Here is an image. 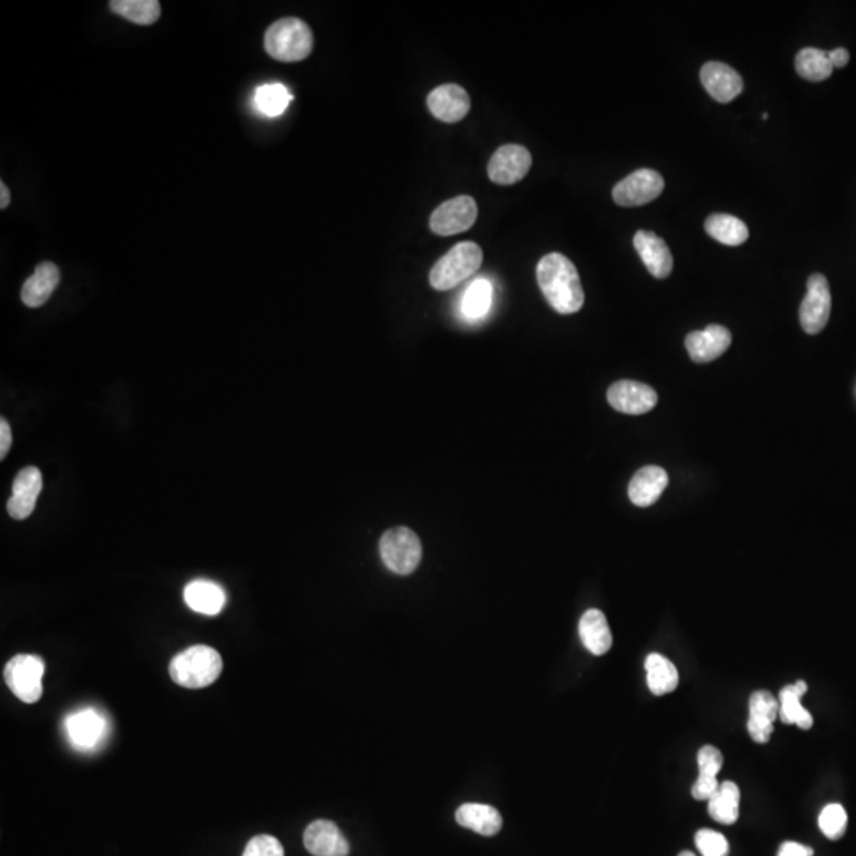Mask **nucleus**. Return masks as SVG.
<instances>
[{
    "mask_svg": "<svg viewBox=\"0 0 856 856\" xmlns=\"http://www.w3.org/2000/svg\"><path fill=\"white\" fill-rule=\"evenodd\" d=\"M536 278L541 292L557 313H578L584 306L585 295L578 270L563 254L551 253L539 260Z\"/></svg>",
    "mask_w": 856,
    "mask_h": 856,
    "instance_id": "f257e3e1",
    "label": "nucleus"
},
{
    "mask_svg": "<svg viewBox=\"0 0 856 856\" xmlns=\"http://www.w3.org/2000/svg\"><path fill=\"white\" fill-rule=\"evenodd\" d=\"M222 666L218 650L192 646L172 658L170 677L184 688H205L221 676Z\"/></svg>",
    "mask_w": 856,
    "mask_h": 856,
    "instance_id": "f03ea898",
    "label": "nucleus"
},
{
    "mask_svg": "<svg viewBox=\"0 0 856 856\" xmlns=\"http://www.w3.org/2000/svg\"><path fill=\"white\" fill-rule=\"evenodd\" d=\"M264 45L265 51L276 61H303L313 51V32L299 18H283L268 27Z\"/></svg>",
    "mask_w": 856,
    "mask_h": 856,
    "instance_id": "7ed1b4c3",
    "label": "nucleus"
},
{
    "mask_svg": "<svg viewBox=\"0 0 856 856\" xmlns=\"http://www.w3.org/2000/svg\"><path fill=\"white\" fill-rule=\"evenodd\" d=\"M482 264V249L473 241H463L444 254L430 272V284L436 291H449L459 286Z\"/></svg>",
    "mask_w": 856,
    "mask_h": 856,
    "instance_id": "20e7f679",
    "label": "nucleus"
},
{
    "mask_svg": "<svg viewBox=\"0 0 856 856\" xmlns=\"http://www.w3.org/2000/svg\"><path fill=\"white\" fill-rule=\"evenodd\" d=\"M379 552L384 565L392 573H414L422 560V543L419 536L408 527L390 528L379 543Z\"/></svg>",
    "mask_w": 856,
    "mask_h": 856,
    "instance_id": "39448f33",
    "label": "nucleus"
},
{
    "mask_svg": "<svg viewBox=\"0 0 856 856\" xmlns=\"http://www.w3.org/2000/svg\"><path fill=\"white\" fill-rule=\"evenodd\" d=\"M45 663L35 655H16L5 666L4 677L13 695L23 703L34 704L42 698Z\"/></svg>",
    "mask_w": 856,
    "mask_h": 856,
    "instance_id": "423d86ee",
    "label": "nucleus"
},
{
    "mask_svg": "<svg viewBox=\"0 0 856 856\" xmlns=\"http://www.w3.org/2000/svg\"><path fill=\"white\" fill-rule=\"evenodd\" d=\"M665 181L655 170L641 169L623 178L612 189V199L619 207H641L662 195Z\"/></svg>",
    "mask_w": 856,
    "mask_h": 856,
    "instance_id": "0eeeda50",
    "label": "nucleus"
},
{
    "mask_svg": "<svg viewBox=\"0 0 856 856\" xmlns=\"http://www.w3.org/2000/svg\"><path fill=\"white\" fill-rule=\"evenodd\" d=\"M478 219V205L470 195H459L455 199L441 203L430 216V229L436 235L462 234L473 227Z\"/></svg>",
    "mask_w": 856,
    "mask_h": 856,
    "instance_id": "6e6552de",
    "label": "nucleus"
},
{
    "mask_svg": "<svg viewBox=\"0 0 856 856\" xmlns=\"http://www.w3.org/2000/svg\"><path fill=\"white\" fill-rule=\"evenodd\" d=\"M831 291L828 279L823 275H812L807 279V294L799 308V321L804 332L817 335L830 321Z\"/></svg>",
    "mask_w": 856,
    "mask_h": 856,
    "instance_id": "1a4fd4ad",
    "label": "nucleus"
},
{
    "mask_svg": "<svg viewBox=\"0 0 856 856\" xmlns=\"http://www.w3.org/2000/svg\"><path fill=\"white\" fill-rule=\"evenodd\" d=\"M530 169H532V154L525 146L505 145L500 146L490 157L487 173L493 183L509 186L524 180Z\"/></svg>",
    "mask_w": 856,
    "mask_h": 856,
    "instance_id": "9d476101",
    "label": "nucleus"
},
{
    "mask_svg": "<svg viewBox=\"0 0 856 856\" xmlns=\"http://www.w3.org/2000/svg\"><path fill=\"white\" fill-rule=\"evenodd\" d=\"M608 402L619 413L641 416L657 406L658 395L647 384L623 379L609 387Z\"/></svg>",
    "mask_w": 856,
    "mask_h": 856,
    "instance_id": "9b49d317",
    "label": "nucleus"
},
{
    "mask_svg": "<svg viewBox=\"0 0 856 856\" xmlns=\"http://www.w3.org/2000/svg\"><path fill=\"white\" fill-rule=\"evenodd\" d=\"M731 344V332L723 325L711 324L706 329L688 333L685 338L688 356L696 364H709L723 356Z\"/></svg>",
    "mask_w": 856,
    "mask_h": 856,
    "instance_id": "f8f14e48",
    "label": "nucleus"
},
{
    "mask_svg": "<svg viewBox=\"0 0 856 856\" xmlns=\"http://www.w3.org/2000/svg\"><path fill=\"white\" fill-rule=\"evenodd\" d=\"M43 478L39 468L27 467L16 474L13 482L12 497L8 500L7 511L13 519L23 520L34 513L37 498L42 492Z\"/></svg>",
    "mask_w": 856,
    "mask_h": 856,
    "instance_id": "ddd939ff",
    "label": "nucleus"
},
{
    "mask_svg": "<svg viewBox=\"0 0 856 856\" xmlns=\"http://www.w3.org/2000/svg\"><path fill=\"white\" fill-rule=\"evenodd\" d=\"M65 730L69 741L77 749H94L105 738L107 720L94 709H83L67 717Z\"/></svg>",
    "mask_w": 856,
    "mask_h": 856,
    "instance_id": "4468645a",
    "label": "nucleus"
},
{
    "mask_svg": "<svg viewBox=\"0 0 856 856\" xmlns=\"http://www.w3.org/2000/svg\"><path fill=\"white\" fill-rule=\"evenodd\" d=\"M428 108L443 123H459L471 108L468 92L459 85H443L433 89L427 99Z\"/></svg>",
    "mask_w": 856,
    "mask_h": 856,
    "instance_id": "2eb2a0df",
    "label": "nucleus"
},
{
    "mask_svg": "<svg viewBox=\"0 0 856 856\" xmlns=\"http://www.w3.org/2000/svg\"><path fill=\"white\" fill-rule=\"evenodd\" d=\"M779 701L768 690L753 692L749 700L747 730L750 738L758 744H766L774 731V722L779 717Z\"/></svg>",
    "mask_w": 856,
    "mask_h": 856,
    "instance_id": "dca6fc26",
    "label": "nucleus"
},
{
    "mask_svg": "<svg viewBox=\"0 0 856 856\" xmlns=\"http://www.w3.org/2000/svg\"><path fill=\"white\" fill-rule=\"evenodd\" d=\"M303 844L314 856H348L351 852L340 828L329 820L311 823L303 834Z\"/></svg>",
    "mask_w": 856,
    "mask_h": 856,
    "instance_id": "f3484780",
    "label": "nucleus"
},
{
    "mask_svg": "<svg viewBox=\"0 0 856 856\" xmlns=\"http://www.w3.org/2000/svg\"><path fill=\"white\" fill-rule=\"evenodd\" d=\"M700 77L709 96L720 104H728L744 89L741 75L723 62H707L701 69Z\"/></svg>",
    "mask_w": 856,
    "mask_h": 856,
    "instance_id": "a211bd4d",
    "label": "nucleus"
},
{
    "mask_svg": "<svg viewBox=\"0 0 856 856\" xmlns=\"http://www.w3.org/2000/svg\"><path fill=\"white\" fill-rule=\"evenodd\" d=\"M635 248L650 275L658 279L671 275L674 267L673 254L663 238L649 230H639L635 235Z\"/></svg>",
    "mask_w": 856,
    "mask_h": 856,
    "instance_id": "6ab92c4d",
    "label": "nucleus"
},
{
    "mask_svg": "<svg viewBox=\"0 0 856 856\" xmlns=\"http://www.w3.org/2000/svg\"><path fill=\"white\" fill-rule=\"evenodd\" d=\"M668 473L663 468L649 467L641 468L633 476L628 486V497L633 505L639 508H647L654 505L658 498L662 497L663 490L668 486Z\"/></svg>",
    "mask_w": 856,
    "mask_h": 856,
    "instance_id": "aec40b11",
    "label": "nucleus"
},
{
    "mask_svg": "<svg viewBox=\"0 0 856 856\" xmlns=\"http://www.w3.org/2000/svg\"><path fill=\"white\" fill-rule=\"evenodd\" d=\"M59 281H61L59 268L53 262H42L24 283L21 289V300L29 308H40L50 300Z\"/></svg>",
    "mask_w": 856,
    "mask_h": 856,
    "instance_id": "412c9836",
    "label": "nucleus"
},
{
    "mask_svg": "<svg viewBox=\"0 0 856 856\" xmlns=\"http://www.w3.org/2000/svg\"><path fill=\"white\" fill-rule=\"evenodd\" d=\"M184 601L192 611L203 616H218L226 606V592L221 585L205 579L189 582L184 589Z\"/></svg>",
    "mask_w": 856,
    "mask_h": 856,
    "instance_id": "4be33fe9",
    "label": "nucleus"
},
{
    "mask_svg": "<svg viewBox=\"0 0 856 856\" xmlns=\"http://www.w3.org/2000/svg\"><path fill=\"white\" fill-rule=\"evenodd\" d=\"M455 820L463 828H468L481 836H495L503 826L500 812L487 804H463L455 812Z\"/></svg>",
    "mask_w": 856,
    "mask_h": 856,
    "instance_id": "5701e85b",
    "label": "nucleus"
},
{
    "mask_svg": "<svg viewBox=\"0 0 856 856\" xmlns=\"http://www.w3.org/2000/svg\"><path fill=\"white\" fill-rule=\"evenodd\" d=\"M807 684L804 681L787 685L779 693V717L785 725H796L801 730H811L814 725L811 712L804 709L801 700L806 695Z\"/></svg>",
    "mask_w": 856,
    "mask_h": 856,
    "instance_id": "b1692460",
    "label": "nucleus"
},
{
    "mask_svg": "<svg viewBox=\"0 0 856 856\" xmlns=\"http://www.w3.org/2000/svg\"><path fill=\"white\" fill-rule=\"evenodd\" d=\"M579 636L585 649L593 655L608 654L612 647V633L608 620L598 609H589L579 622Z\"/></svg>",
    "mask_w": 856,
    "mask_h": 856,
    "instance_id": "393cba45",
    "label": "nucleus"
},
{
    "mask_svg": "<svg viewBox=\"0 0 856 856\" xmlns=\"http://www.w3.org/2000/svg\"><path fill=\"white\" fill-rule=\"evenodd\" d=\"M741 790L734 782H722L719 790L707 801V812L715 822L723 825H733L738 822Z\"/></svg>",
    "mask_w": 856,
    "mask_h": 856,
    "instance_id": "a878e982",
    "label": "nucleus"
},
{
    "mask_svg": "<svg viewBox=\"0 0 856 856\" xmlns=\"http://www.w3.org/2000/svg\"><path fill=\"white\" fill-rule=\"evenodd\" d=\"M647 685L655 696H663L676 690L679 685V673L671 660L660 654H650L646 658Z\"/></svg>",
    "mask_w": 856,
    "mask_h": 856,
    "instance_id": "bb28decb",
    "label": "nucleus"
},
{
    "mask_svg": "<svg viewBox=\"0 0 856 856\" xmlns=\"http://www.w3.org/2000/svg\"><path fill=\"white\" fill-rule=\"evenodd\" d=\"M704 227L709 237L720 241L722 245L739 246L749 240V227L731 214H712L706 219Z\"/></svg>",
    "mask_w": 856,
    "mask_h": 856,
    "instance_id": "cd10ccee",
    "label": "nucleus"
},
{
    "mask_svg": "<svg viewBox=\"0 0 856 856\" xmlns=\"http://www.w3.org/2000/svg\"><path fill=\"white\" fill-rule=\"evenodd\" d=\"M110 8L124 20L140 26H150L161 16V4L156 0H113Z\"/></svg>",
    "mask_w": 856,
    "mask_h": 856,
    "instance_id": "c85d7f7f",
    "label": "nucleus"
},
{
    "mask_svg": "<svg viewBox=\"0 0 856 856\" xmlns=\"http://www.w3.org/2000/svg\"><path fill=\"white\" fill-rule=\"evenodd\" d=\"M833 65L828 51L817 48H804L796 56V72L807 81H823L831 77Z\"/></svg>",
    "mask_w": 856,
    "mask_h": 856,
    "instance_id": "c756f323",
    "label": "nucleus"
},
{
    "mask_svg": "<svg viewBox=\"0 0 856 856\" xmlns=\"http://www.w3.org/2000/svg\"><path fill=\"white\" fill-rule=\"evenodd\" d=\"M492 305V284L487 279H476L463 294L462 310L468 319H481Z\"/></svg>",
    "mask_w": 856,
    "mask_h": 856,
    "instance_id": "7c9ffc66",
    "label": "nucleus"
},
{
    "mask_svg": "<svg viewBox=\"0 0 856 856\" xmlns=\"http://www.w3.org/2000/svg\"><path fill=\"white\" fill-rule=\"evenodd\" d=\"M292 94L289 89L279 83H268L260 86L256 92V105L265 116L276 118L283 115L291 104Z\"/></svg>",
    "mask_w": 856,
    "mask_h": 856,
    "instance_id": "2f4dec72",
    "label": "nucleus"
},
{
    "mask_svg": "<svg viewBox=\"0 0 856 856\" xmlns=\"http://www.w3.org/2000/svg\"><path fill=\"white\" fill-rule=\"evenodd\" d=\"M847 822H849V818H847V812L841 804H828L818 817L820 830L831 841H837L844 836L845 830H847Z\"/></svg>",
    "mask_w": 856,
    "mask_h": 856,
    "instance_id": "473e14b6",
    "label": "nucleus"
},
{
    "mask_svg": "<svg viewBox=\"0 0 856 856\" xmlns=\"http://www.w3.org/2000/svg\"><path fill=\"white\" fill-rule=\"evenodd\" d=\"M695 844L703 856H728L730 844L727 837L714 830H700L695 834Z\"/></svg>",
    "mask_w": 856,
    "mask_h": 856,
    "instance_id": "72a5a7b5",
    "label": "nucleus"
},
{
    "mask_svg": "<svg viewBox=\"0 0 856 856\" xmlns=\"http://www.w3.org/2000/svg\"><path fill=\"white\" fill-rule=\"evenodd\" d=\"M243 856H284V849L276 837L260 834L248 842Z\"/></svg>",
    "mask_w": 856,
    "mask_h": 856,
    "instance_id": "f704fd0d",
    "label": "nucleus"
},
{
    "mask_svg": "<svg viewBox=\"0 0 856 856\" xmlns=\"http://www.w3.org/2000/svg\"><path fill=\"white\" fill-rule=\"evenodd\" d=\"M723 766V755L717 747L704 746L698 752V768L704 776L717 777Z\"/></svg>",
    "mask_w": 856,
    "mask_h": 856,
    "instance_id": "c9c22d12",
    "label": "nucleus"
},
{
    "mask_svg": "<svg viewBox=\"0 0 856 856\" xmlns=\"http://www.w3.org/2000/svg\"><path fill=\"white\" fill-rule=\"evenodd\" d=\"M720 782L717 777L700 774L692 787V796L698 801H709L719 790Z\"/></svg>",
    "mask_w": 856,
    "mask_h": 856,
    "instance_id": "e433bc0d",
    "label": "nucleus"
},
{
    "mask_svg": "<svg viewBox=\"0 0 856 856\" xmlns=\"http://www.w3.org/2000/svg\"><path fill=\"white\" fill-rule=\"evenodd\" d=\"M814 855V850L811 847H807V845L798 844V842H784V844L780 845L779 853L777 856H812Z\"/></svg>",
    "mask_w": 856,
    "mask_h": 856,
    "instance_id": "4c0bfd02",
    "label": "nucleus"
},
{
    "mask_svg": "<svg viewBox=\"0 0 856 856\" xmlns=\"http://www.w3.org/2000/svg\"><path fill=\"white\" fill-rule=\"evenodd\" d=\"M12 448V430L5 419L0 421V459L4 460L7 457L8 451Z\"/></svg>",
    "mask_w": 856,
    "mask_h": 856,
    "instance_id": "58836bf2",
    "label": "nucleus"
},
{
    "mask_svg": "<svg viewBox=\"0 0 856 856\" xmlns=\"http://www.w3.org/2000/svg\"><path fill=\"white\" fill-rule=\"evenodd\" d=\"M828 56H830L833 69H844L845 65L849 64L850 61V53L845 48H836V50L830 51Z\"/></svg>",
    "mask_w": 856,
    "mask_h": 856,
    "instance_id": "ea45409f",
    "label": "nucleus"
},
{
    "mask_svg": "<svg viewBox=\"0 0 856 856\" xmlns=\"http://www.w3.org/2000/svg\"><path fill=\"white\" fill-rule=\"evenodd\" d=\"M0 192H2V199H0V208L5 210V208L10 205V191H8L7 184L2 181L0 183Z\"/></svg>",
    "mask_w": 856,
    "mask_h": 856,
    "instance_id": "a19ab883",
    "label": "nucleus"
},
{
    "mask_svg": "<svg viewBox=\"0 0 856 856\" xmlns=\"http://www.w3.org/2000/svg\"><path fill=\"white\" fill-rule=\"evenodd\" d=\"M679 856H696V855L693 852H688V850H685V852L679 853Z\"/></svg>",
    "mask_w": 856,
    "mask_h": 856,
    "instance_id": "79ce46f5",
    "label": "nucleus"
}]
</instances>
